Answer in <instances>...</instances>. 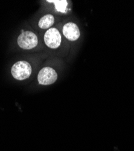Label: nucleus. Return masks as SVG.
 I'll return each instance as SVG.
<instances>
[{
	"label": "nucleus",
	"instance_id": "obj_1",
	"mask_svg": "<svg viewBox=\"0 0 134 151\" xmlns=\"http://www.w3.org/2000/svg\"><path fill=\"white\" fill-rule=\"evenodd\" d=\"M32 69L30 64L25 60L16 62L11 69L12 76L18 81H23L29 78L32 74Z\"/></svg>",
	"mask_w": 134,
	"mask_h": 151
},
{
	"label": "nucleus",
	"instance_id": "obj_2",
	"mask_svg": "<svg viewBox=\"0 0 134 151\" xmlns=\"http://www.w3.org/2000/svg\"><path fill=\"white\" fill-rule=\"evenodd\" d=\"M18 44L22 49L30 50L38 45V40L37 36L34 33L22 30L21 34L18 37Z\"/></svg>",
	"mask_w": 134,
	"mask_h": 151
},
{
	"label": "nucleus",
	"instance_id": "obj_6",
	"mask_svg": "<svg viewBox=\"0 0 134 151\" xmlns=\"http://www.w3.org/2000/svg\"><path fill=\"white\" fill-rule=\"evenodd\" d=\"M54 22V18L52 15L48 14L42 17L38 23L39 27L42 29H47L52 26Z\"/></svg>",
	"mask_w": 134,
	"mask_h": 151
},
{
	"label": "nucleus",
	"instance_id": "obj_7",
	"mask_svg": "<svg viewBox=\"0 0 134 151\" xmlns=\"http://www.w3.org/2000/svg\"><path fill=\"white\" fill-rule=\"evenodd\" d=\"M48 3H53L55 4L56 9L60 12L65 13L67 10V7L68 6V3L67 1H60V0H53V1H47Z\"/></svg>",
	"mask_w": 134,
	"mask_h": 151
},
{
	"label": "nucleus",
	"instance_id": "obj_3",
	"mask_svg": "<svg viewBox=\"0 0 134 151\" xmlns=\"http://www.w3.org/2000/svg\"><path fill=\"white\" fill-rule=\"evenodd\" d=\"M57 79V74L56 71L49 67L42 68L38 74V81L40 85H51L54 83Z\"/></svg>",
	"mask_w": 134,
	"mask_h": 151
},
{
	"label": "nucleus",
	"instance_id": "obj_5",
	"mask_svg": "<svg viewBox=\"0 0 134 151\" xmlns=\"http://www.w3.org/2000/svg\"><path fill=\"white\" fill-rule=\"evenodd\" d=\"M63 34L67 40L71 41L77 40L80 35V30L74 22H68L63 27Z\"/></svg>",
	"mask_w": 134,
	"mask_h": 151
},
{
	"label": "nucleus",
	"instance_id": "obj_4",
	"mask_svg": "<svg viewBox=\"0 0 134 151\" xmlns=\"http://www.w3.org/2000/svg\"><path fill=\"white\" fill-rule=\"evenodd\" d=\"M61 41V35L56 28L49 29L44 35V42L46 45L50 48H57L60 45Z\"/></svg>",
	"mask_w": 134,
	"mask_h": 151
}]
</instances>
